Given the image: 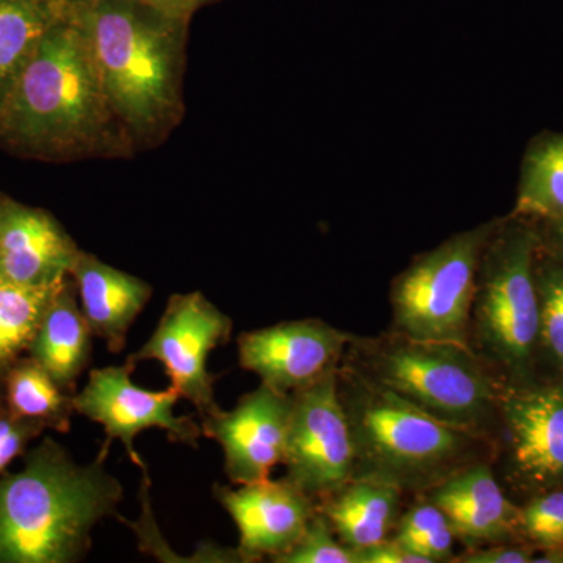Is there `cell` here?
<instances>
[{
  "label": "cell",
  "instance_id": "4fadbf2b",
  "mask_svg": "<svg viewBox=\"0 0 563 563\" xmlns=\"http://www.w3.org/2000/svg\"><path fill=\"white\" fill-rule=\"evenodd\" d=\"M291 404V395L261 384L232 410L220 409L202 418L203 437L220 444L224 473L232 484L269 479L274 466L284 461Z\"/></svg>",
  "mask_w": 563,
  "mask_h": 563
},
{
  "label": "cell",
  "instance_id": "7a4b0ae2",
  "mask_svg": "<svg viewBox=\"0 0 563 563\" xmlns=\"http://www.w3.org/2000/svg\"><path fill=\"white\" fill-rule=\"evenodd\" d=\"M111 443L88 463L52 437L25 451L20 472L0 476V563H79L92 532L118 517L124 487L107 470Z\"/></svg>",
  "mask_w": 563,
  "mask_h": 563
},
{
  "label": "cell",
  "instance_id": "d4e9b609",
  "mask_svg": "<svg viewBox=\"0 0 563 563\" xmlns=\"http://www.w3.org/2000/svg\"><path fill=\"white\" fill-rule=\"evenodd\" d=\"M455 533L446 515L426 499L402 515L395 540L428 563L454 561Z\"/></svg>",
  "mask_w": 563,
  "mask_h": 563
},
{
  "label": "cell",
  "instance_id": "44dd1931",
  "mask_svg": "<svg viewBox=\"0 0 563 563\" xmlns=\"http://www.w3.org/2000/svg\"><path fill=\"white\" fill-rule=\"evenodd\" d=\"M69 0H0V99Z\"/></svg>",
  "mask_w": 563,
  "mask_h": 563
},
{
  "label": "cell",
  "instance_id": "8fae6325",
  "mask_svg": "<svg viewBox=\"0 0 563 563\" xmlns=\"http://www.w3.org/2000/svg\"><path fill=\"white\" fill-rule=\"evenodd\" d=\"M496 413L514 484L539 493L563 488V385L501 388Z\"/></svg>",
  "mask_w": 563,
  "mask_h": 563
},
{
  "label": "cell",
  "instance_id": "6da1fadb",
  "mask_svg": "<svg viewBox=\"0 0 563 563\" xmlns=\"http://www.w3.org/2000/svg\"><path fill=\"white\" fill-rule=\"evenodd\" d=\"M131 141L68 5L0 99V147L35 161L68 162L122 154Z\"/></svg>",
  "mask_w": 563,
  "mask_h": 563
},
{
  "label": "cell",
  "instance_id": "83f0119b",
  "mask_svg": "<svg viewBox=\"0 0 563 563\" xmlns=\"http://www.w3.org/2000/svg\"><path fill=\"white\" fill-rule=\"evenodd\" d=\"M44 431L46 428L41 422L14 417L7 409L0 413V476Z\"/></svg>",
  "mask_w": 563,
  "mask_h": 563
},
{
  "label": "cell",
  "instance_id": "7402d4cb",
  "mask_svg": "<svg viewBox=\"0 0 563 563\" xmlns=\"http://www.w3.org/2000/svg\"><path fill=\"white\" fill-rule=\"evenodd\" d=\"M5 409L24 420L41 422L46 429L69 432L74 395L63 390L51 374L33 358L22 357L3 376Z\"/></svg>",
  "mask_w": 563,
  "mask_h": 563
},
{
  "label": "cell",
  "instance_id": "f1b7e54d",
  "mask_svg": "<svg viewBox=\"0 0 563 563\" xmlns=\"http://www.w3.org/2000/svg\"><path fill=\"white\" fill-rule=\"evenodd\" d=\"M532 559L533 553L529 548L495 543V547L490 548H470V551L454 561L462 563H528L532 562Z\"/></svg>",
  "mask_w": 563,
  "mask_h": 563
},
{
  "label": "cell",
  "instance_id": "836d02e7",
  "mask_svg": "<svg viewBox=\"0 0 563 563\" xmlns=\"http://www.w3.org/2000/svg\"><path fill=\"white\" fill-rule=\"evenodd\" d=\"M548 558H563L562 554H558V553H551L550 555H548ZM532 562H563V559H544V558H540V559H533Z\"/></svg>",
  "mask_w": 563,
  "mask_h": 563
},
{
  "label": "cell",
  "instance_id": "5b68a950",
  "mask_svg": "<svg viewBox=\"0 0 563 563\" xmlns=\"http://www.w3.org/2000/svg\"><path fill=\"white\" fill-rule=\"evenodd\" d=\"M351 346L352 368L446 424L483 435L498 410L501 387L472 346L396 332Z\"/></svg>",
  "mask_w": 563,
  "mask_h": 563
},
{
  "label": "cell",
  "instance_id": "d6986e66",
  "mask_svg": "<svg viewBox=\"0 0 563 563\" xmlns=\"http://www.w3.org/2000/svg\"><path fill=\"white\" fill-rule=\"evenodd\" d=\"M401 488L373 479L352 477L339 490L317 503L339 539L351 550L384 542L398 515Z\"/></svg>",
  "mask_w": 563,
  "mask_h": 563
},
{
  "label": "cell",
  "instance_id": "9c48e42d",
  "mask_svg": "<svg viewBox=\"0 0 563 563\" xmlns=\"http://www.w3.org/2000/svg\"><path fill=\"white\" fill-rule=\"evenodd\" d=\"M331 372L292 393L290 426L285 443V479L314 501L350 483L355 472V448L350 420Z\"/></svg>",
  "mask_w": 563,
  "mask_h": 563
},
{
  "label": "cell",
  "instance_id": "277c9868",
  "mask_svg": "<svg viewBox=\"0 0 563 563\" xmlns=\"http://www.w3.org/2000/svg\"><path fill=\"white\" fill-rule=\"evenodd\" d=\"M336 376L354 440V477L426 492L479 461L481 433L437 420L350 363L340 365Z\"/></svg>",
  "mask_w": 563,
  "mask_h": 563
},
{
  "label": "cell",
  "instance_id": "603a6c76",
  "mask_svg": "<svg viewBox=\"0 0 563 563\" xmlns=\"http://www.w3.org/2000/svg\"><path fill=\"white\" fill-rule=\"evenodd\" d=\"M60 284L27 287L0 277V377L27 355L41 320Z\"/></svg>",
  "mask_w": 563,
  "mask_h": 563
},
{
  "label": "cell",
  "instance_id": "d6a6232c",
  "mask_svg": "<svg viewBox=\"0 0 563 563\" xmlns=\"http://www.w3.org/2000/svg\"><path fill=\"white\" fill-rule=\"evenodd\" d=\"M5 410V388H3V379L0 377V413Z\"/></svg>",
  "mask_w": 563,
  "mask_h": 563
},
{
  "label": "cell",
  "instance_id": "2e32d148",
  "mask_svg": "<svg viewBox=\"0 0 563 563\" xmlns=\"http://www.w3.org/2000/svg\"><path fill=\"white\" fill-rule=\"evenodd\" d=\"M450 521L457 539L468 548L481 543H504L518 533L520 509L510 503L488 463L463 466L426 490Z\"/></svg>",
  "mask_w": 563,
  "mask_h": 563
},
{
  "label": "cell",
  "instance_id": "ba28073f",
  "mask_svg": "<svg viewBox=\"0 0 563 563\" xmlns=\"http://www.w3.org/2000/svg\"><path fill=\"white\" fill-rule=\"evenodd\" d=\"M233 321L201 291L169 296L157 328L129 365L155 361L165 366L172 387L196 407L201 417L221 409L214 398V380L207 361L211 351L231 342Z\"/></svg>",
  "mask_w": 563,
  "mask_h": 563
},
{
  "label": "cell",
  "instance_id": "ffe728a7",
  "mask_svg": "<svg viewBox=\"0 0 563 563\" xmlns=\"http://www.w3.org/2000/svg\"><path fill=\"white\" fill-rule=\"evenodd\" d=\"M512 217L563 220V132L544 131L526 147Z\"/></svg>",
  "mask_w": 563,
  "mask_h": 563
},
{
  "label": "cell",
  "instance_id": "e0dca14e",
  "mask_svg": "<svg viewBox=\"0 0 563 563\" xmlns=\"http://www.w3.org/2000/svg\"><path fill=\"white\" fill-rule=\"evenodd\" d=\"M69 276L92 333L106 342L107 350L120 354L133 322L151 301V285L81 250Z\"/></svg>",
  "mask_w": 563,
  "mask_h": 563
},
{
  "label": "cell",
  "instance_id": "f546056e",
  "mask_svg": "<svg viewBox=\"0 0 563 563\" xmlns=\"http://www.w3.org/2000/svg\"><path fill=\"white\" fill-rule=\"evenodd\" d=\"M355 553H357L358 563H428L395 539H385L384 542L363 548Z\"/></svg>",
  "mask_w": 563,
  "mask_h": 563
},
{
  "label": "cell",
  "instance_id": "52a82bcc",
  "mask_svg": "<svg viewBox=\"0 0 563 563\" xmlns=\"http://www.w3.org/2000/svg\"><path fill=\"white\" fill-rule=\"evenodd\" d=\"M499 220L455 233L418 255L393 282L395 332L422 342L470 344L477 273Z\"/></svg>",
  "mask_w": 563,
  "mask_h": 563
},
{
  "label": "cell",
  "instance_id": "1f68e13d",
  "mask_svg": "<svg viewBox=\"0 0 563 563\" xmlns=\"http://www.w3.org/2000/svg\"><path fill=\"white\" fill-rule=\"evenodd\" d=\"M539 229L544 246L563 258V220L539 222Z\"/></svg>",
  "mask_w": 563,
  "mask_h": 563
},
{
  "label": "cell",
  "instance_id": "9a60e30c",
  "mask_svg": "<svg viewBox=\"0 0 563 563\" xmlns=\"http://www.w3.org/2000/svg\"><path fill=\"white\" fill-rule=\"evenodd\" d=\"M80 247L49 211L0 196V277L54 287L69 276Z\"/></svg>",
  "mask_w": 563,
  "mask_h": 563
},
{
  "label": "cell",
  "instance_id": "ac0fdd59",
  "mask_svg": "<svg viewBox=\"0 0 563 563\" xmlns=\"http://www.w3.org/2000/svg\"><path fill=\"white\" fill-rule=\"evenodd\" d=\"M92 336L95 333L80 309L76 285L68 276L52 298L27 355L63 390L76 395L77 383L91 362Z\"/></svg>",
  "mask_w": 563,
  "mask_h": 563
},
{
  "label": "cell",
  "instance_id": "4dcf8cb0",
  "mask_svg": "<svg viewBox=\"0 0 563 563\" xmlns=\"http://www.w3.org/2000/svg\"><path fill=\"white\" fill-rule=\"evenodd\" d=\"M136 2L154 7V9L173 14V16L191 21V18L198 11L206 9V7L214 5V3H220L222 0H136Z\"/></svg>",
  "mask_w": 563,
  "mask_h": 563
},
{
  "label": "cell",
  "instance_id": "30bf717a",
  "mask_svg": "<svg viewBox=\"0 0 563 563\" xmlns=\"http://www.w3.org/2000/svg\"><path fill=\"white\" fill-rule=\"evenodd\" d=\"M133 366L91 369L88 383L74 395V410L106 432V442L120 440L133 465L146 468L136 451L135 439L147 429H162L173 443L198 448L202 426L191 417L174 413L180 395L169 385L166 390L154 391L133 384Z\"/></svg>",
  "mask_w": 563,
  "mask_h": 563
},
{
  "label": "cell",
  "instance_id": "4316f807",
  "mask_svg": "<svg viewBox=\"0 0 563 563\" xmlns=\"http://www.w3.org/2000/svg\"><path fill=\"white\" fill-rule=\"evenodd\" d=\"M518 531L544 548L563 544V488L542 493L520 509Z\"/></svg>",
  "mask_w": 563,
  "mask_h": 563
},
{
  "label": "cell",
  "instance_id": "8992f818",
  "mask_svg": "<svg viewBox=\"0 0 563 563\" xmlns=\"http://www.w3.org/2000/svg\"><path fill=\"white\" fill-rule=\"evenodd\" d=\"M540 240L539 222L512 214L503 218L477 273L470 344L515 383L529 376L539 350L536 261Z\"/></svg>",
  "mask_w": 563,
  "mask_h": 563
},
{
  "label": "cell",
  "instance_id": "5bb4252c",
  "mask_svg": "<svg viewBox=\"0 0 563 563\" xmlns=\"http://www.w3.org/2000/svg\"><path fill=\"white\" fill-rule=\"evenodd\" d=\"M222 509L239 528V551L244 563L287 553L301 539L317 512V501L288 479L211 488Z\"/></svg>",
  "mask_w": 563,
  "mask_h": 563
},
{
  "label": "cell",
  "instance_id": "484cf974",
  "mask_svg": "<svg viewBox=\"0 0 563 563\" xmlns=\"http://www.w3.org/2000/svg\"><path fill=\"white\" fill-rule=\"evenodd\" d=\"M272 562L358 563L357 553L339 539L328 518L318 510V507L299 542L287 553L274 558Z\"/></svg>",
  "mask_w": 563,
  "mask_h": 563
},
{
  "label": "cell",
  "instance_id": "7c38bea8",
  "mask_svg": "<svg viewBox=\"0 0 563 563\" xmlns=\"http://www.w3.org/2000/svg\"><path fill=\"white\" fill-rule=\"evenodd\" d=\"M354 335L321 320L284 321L239 336V363L273 390L292 395L335 372Z\"/></svg>",
  "mask_w": 563,
  "mask_h": 563
},
{
  "label": "cell",
  "instance_id": "cb8c5ba5",
  "mask_svg": "<svg viewBox=\"0 0 563 563\" xmlns=\"http://www.w3.org/2000/svg\"><path fill=\"white\" fill-rule=\"evenodd\" d=\"M542 239V236H540ZM539 292V347L559 372H563V258L540 240L536 261Z\"/></svg>",
  "mask_w": 563,
  "mask_h": 563
},
{
  "label": "cell",
  "instance_id": "3957f363",
  "mask_svg": "<svg viewBox=\"0 0 563 563\" xmlns=\"http://www.w3.org/2000/svg\"><path fill=\"white\" fill-rule=\"evenodd\" d=\"M114 117L132 141L162 140L184 114L190 21L136 0H69Z\"/></svg>",
  "mask_w": 563,
  "mask_h": 563
}]
</instances>
